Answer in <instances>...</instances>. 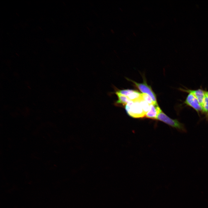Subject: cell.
Returning <instances> with one entry per match:
<instances>
[{"mask_svg":"<svg viewBox=\"0 0 208 208\" xmlns=\"http://www.w3.org/2000/svg\"><path fill=\"white\" fill-rule=\"evenodd\" d=\"M140 101H133L130 100L125 106L126 111L130 116L134 118H140L145 116L146 113L140 103Z\"/></svg>","mask_w":208,"mask_h":208,"instance_id":"6da1fadb","label":"cell"},{"mask_svg":"<svg viewBox=\"0 0 208 208\" xmlns=\"http://www.w3.org/2000/svg\"><path fill=\"white\" fill-rule=\"evenodd\" d=\"M157 120L161 121L169 126L176 129L182 133H186L187 129L185 125L178 120L172 119L166 115L161 110L159 113Z\"/></svg>","mask_w":208,"mask_h":208,"instance_id":"7a4b0ae2","label":"cell"},{"mask_svg":"<svg viewBox=\"0 0 208 208\" xmlns=\"http://www.w3.org/2000/svg\"><path fill=\"white\" fill-rule=\"evenodd\" d=\"M183 103L194 109L199 115L200 112L202 113L203 109L201 105L196 98L192 94L188 93Z\"/></svg>","mask_w":208,"mask_h":208,"instance_id":"3957f363","label":"cell"},{"mask_svg":"<svg viewBox=\"0 0 208 208\" xmlns=\"http://www.w3.org/2000/svg\"><path fill=\"white\" fill-rule=\"evenodd\" d=\"M137 88L143 93L149 95L151 98L155 103H157L156 97L155 94L153 92L151 87L148 86L144 81L142 83H138L131 80Z\"/></svg>","mask_w":208,"mask_h":208,"instance_id":"277c9868","label":"cell"},{"mask_svg":"<svg viewBox=\"0 0 208 208\" xmlns=\"http://www.w3.org/2000/svg\"><path fill=\"white\" fill-rule=\"evenodd\" d=\"M179 90L184 92L193 94L196 98L201 106H202L205 94V90L201 88L194 90L189 89L187 88H180Z\"/></svg>","mask_w":208,"mask_h":208,"instance_id":"5b68a950","label":"cell"},{"mask_svg":"<svg viewBox=\"0 0 208 208\" xmlns=\"http://www.w3.org/2000/svg\"><path fill=\"white\" fill-rule=\"evenodd\" d=\"M161 110L157 103H153L150 105L149 110L146 114L145 116L148 118L157 120V116Z\"/></svg>","mask_w":208,"mask_h":208,"instance_id":"8992f818","label":"cell"},{"mask_svg":"<svg viewBox=\"0 0 208 208\" xmlns=\"http://www.w3.org/2000/svg\"><path fill=\"white\" fill-rule=\"evenodd\" d=\"M115 94L118 98V100L116 102V104H121L125 106L130 101L127 96L122 95L117 91L115 92Z\"/></svg>","mask_w":208,"mask_h":208,"instance_id":"52a82bcc","label":"cell"},{"mask_svg":"<svg viewBox=\"0 0 208 208\" xmlns=\"http://www.w3.org/2000/svg\"><path fill=\"white\" fill-rule=\"evenodd\" d=\"M127 97L129 100L133 101H138L143 99L142 97V93L135 90L130 93Z\"/></svg>","mask_w":208,"mask_h":208,"instance_id":"ba28073f","label":"cell"},{"mask_svg":"<svg viewBox=\"0 0 208 208\" xmlns=\"http://www.w3.org/2000/svg\"><path fill=\"white\" fill-rule=\"evenodd\" d=\"M201 107L203 109L202 113L205 115L207 118L208 116V96L206 94Z\"/></svg>","mask_w":208,"mask_h":208,"instance_id":"9c48e42d","label":"cell"},{"mask_svg":"<svg viewBox=\"0 0 208 208\" xmlns=\"http://www.w3.org/2000/svg\"><path fill=\"white\" fill-rule=\"evenodd\" d=\"M139 102L144 112L146 114L149 110L150 105L143 99L140 100Z\"/></svg>","mask_w":208,"mask_h":208,"instance_id":"30bf717a","label":"cell"},{"mask_svg":"<svg viewBox=\"0 0 208 208\" xmlns=\"http://www.w3.org/2000/svg\"><path fill=\"white\" fill-rule=\"evenodd\" d=\"M142 97L143 100L146 102L149 105L155 103L151 98L148 94L145 93H142Z\"/></svg>","mask_w":208,"mask_h":208,"instance_id":"8fae6325","label":"cell"},{"mask_svg":"<svg viewBox=\"0 0 208 208\" xmlns=\"http://www.w3.org/2000/svg\"><path fill=\"white\" fill-rule=\"evenodd\" d=\"M134 90L131 89H125L119 90L117 91L122 95L127 97L129 95L133 92Z\"/></svg>","mask_w":208,"mask_h":208,"instance_id":"7c38bea8","label":"cell"},{"mask_svg":"<svg viewBox=\"0 0 208 208\" xmlns=\"http://www.w3.org/2000/svg\"><path fill=\"white\" fill-rule=\"evenodd\" d=\"M205 93L208 96V91L205 90Z\"/></svg>","mask_w":208,"mask_h":208,"instance_id":"4fadbf2b","label":"cell"},{"mask_svg":"<svg viewBox=\"0 0 208 208\" xmlns=\"http://www.w3.org/2000/svg\"><path fill=\"white\" fill-rule=\"evenodd\" d=\"M206 118L207 119V120H208V116L207 118Z\"/></svg>","mask_w":208,"mask_h":208,"instance_id":"5bb4252c","label":"cell"}]
</instances>
